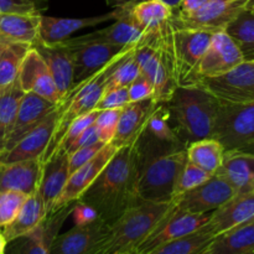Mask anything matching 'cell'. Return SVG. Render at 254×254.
Wrapping results in <instances>:
<instances>
[{
	"label": "cell",
	"mask_w": 254,
	"mask_h": 254,
	"mask_svg": "<svg viewBox=\"0 0 254 254\" xmlns=\"http://www.w3.org/2000/svg\"><path fill=\"white\" fill-rule=\"evenodd\" d=\"M253 62H254V61H253Z\"/></svg>",
	"instance_id": "cell-56"
},
{
	"label": "cell",
	"mask_w": 254,
	"mask_h": 254,
	"mask_svg": "<svg viewBox=\"0 0 254 254\" xmlns=\"http://www.w3.org/2000/svg\"><path fill=\"white\" fill-rule=\"evenodd\" d=\"M46 217V207H45L41 195L37 190L36 192L27 196L15 220L9 226H6L1 232L5 236L7 242H10L15 238L32 232L35 228H37L44 222Z\"/></svg>",
	"instance_id": "cell-29"
},
{
	"label": "cell",
	"mask_w": 254,
	"mask_h": 254,
	"mask_svg": "<svg viewBox=\"0 0 254 254\" xmlns=\"http://www.w3.org/2000/svg\"><path fill=\"white\" fill-rule=\"evenodd\" d=\"M104 145H106V144L99 141V143L93 144V145L83 146V148L77 149L73 153L69 154V175H71L74 170H77L79 166H82L83 164H86L87 161L91 160V159L93 158Z\"/></svg>",
	"instance_id": "cell-47"
},
{
	"label": "cell",
	"mask_w": 254,
	"mask_h": 254,
	"mask_svg": "<svg viewBox=\"0 0 254 254\" xmlns=\"http://www.w3.org/2000/svg\"><path fill=\"white\" fill-rule=\"evenodd\" d=\"M144 131L155 138L156 140L168 144L185 146V144L180 140L171 123L170 114L165 104H158L146 121V126Z\"/></svg>",
	"instance_id": "cell-36"
},
{
	"label": "cell",
	"mask_w": 254,
	"mask_h": 254,
	"mask_svg": "<svg viewBox=\"0 0 254 254\" xmlns=\"http://www.w3.org/2000/svg\"><path fill=\"white\" fill-rule=\"evenodd\" d=\"M68 178L69 155L64 149H60L44 164L42 169L39 192L46 207L47 216L54 210L55 202L61 195Z\"/></svg>",
	"instance_id": "cell-25"
},
{
	"label": "cell",
	"mask_w": 254,
	"mask_h": 254,
	"mask_svg": "<svg viewBox=\"0 0 254 254\" xmlns=\"http://www.w3.org/2000/svg\"><path fill=\"white\" fill-rule=\"evenodd\" d=\"M129 102L143 101L146 98H153L154 84L149 78L143 74H139L128 87Z\"/></svg>",
	"instance_id": "cell-45"
},
{
	"label": "cell",
	"mask_w": 254,
	"mask_h": 254,
	"mask_svg": "<svg viewBox=\"0 0 254 254\" xmlns=\"http://www.w3.org/2000/svg\"><path fill=\"white\" fill-rule=\"evenodd\" d=\"M247 9L251 10V11L254 14V0H251L250 4H248V6H247Z\"/></svg>",
	"instance_id": "cell-53"
},
{
	"label": "cell",
	"mask_w": 254,
	"mask_h": 254,
	"mask_svg": "<svg viewBox=\"0 0 254 254\" xmlns=\"http://www.w3.org/2000/svg\"><path fill=\"white\" fill-rule=\"evenodd\" d=\"M123 12V7H114L107 14L91 17H54L40 16L39 40L45 44H55L69 39L71 35L86 27H93L103 22L117 20Z\"/></svg>",
	"instance_id": "cell-19"
},
{
	"label": "cell",
	"mask_w": 254,
	"mask_h": 254,
	"mask_svg": "<svg viewBox=\"0 0 254 254\" xmlns=\"http://www.w3.org/2000/svg\"><path fill=\"white\" fill-rule=\"evenodd\" d=\"M188 161L185 149L165 154L139 164L136 196L139 201L171 202L175 186Z\"/></svg>",
	"instance_id": "cell-5"
},
{
	"label": "cell",
	"mask_w": 254,
	"mask_h": 254,
	"mask_svg": "<svg viewBox=\"0 0 254 254\" xmlns=\"http://www.w3.org/2000/svg\"><path fill=\"white\" fill-rule=\"evenodd\" d=\"M119 117H121V109H104L98 112L94 126L98 129L99 138L104 144H108L113 140L118 127Z\"/></svg>",
	"instance_id": "cell-41"
},
{
	"label": "cell",
	"mask_w": 254,
	"mask_h": 254,
	"mask_svg": "<svg viewBox=\"0 0 254 254\" xmlns=\"http://www.w3.org/2000/svg\"><path fill=\"white\" fill-rule=\"evenodd\" d=\"M241 150L246 151V153H252V154H254V143L250 144V145H247V146H246V148L241 149Z\"/></svg>",
	"instance_id": "cell-52"
},
{
	"label": "cell",
	"mask_w": 254,
	"mask_h": 254,
	"mask_svg": "<svg viewBox=\"0 0 254 254\" xmlns=\"http://www.w3.org/2000/svg\"><path fill=\"white\" fill-rule=\"evenodd\" d=\"M174 55L179 86L197 84V67L211 42L213 32L173 26Z\"/></svg>",
	"instance_id": "cell-7"
},
{
	"label": "cell",
	"mask_w": 254,
	"mask_h": 254,
	"mask_svg": "<svg viewBox=\"0 0 254 254\" xmlns=\"http://www.w3.org/2000/svg\"><path fill=\"white\" fill-rule=\"evenodd\" d=\"M31 45L9 44L4 47L0 55V89L10 86L19 76L24 57Z\"/></svg>",
	"instance_id": "cell-37"
},
{
	"label": "cell",
	"mask_w": 254,
	"mask_h": 254,
	"mask_svg": "<svg viewBox=\"0 0 254 254\" xmlns=\"http://www.w3.org/2000/svg\"><path fill=\"white\" fill-rule=\"evenodd\" d=\"M56 126V106L32 130L25 134L12 148L0 151V163L41 159L54 135Z\"/></svg>",
	"instance_id": "cell-18"
},
{
	"label": "cell",
	"mask_w": 254,
	"mask_h": 254,
	"mask_svg": "<svg viewBox=\"0 0 254 254\" xmlns=\"http://www.w3.org/2000/svg\"><path fill=\"white\" fill-rule=\"evenodd\" d=\"M117 150H118V148L111 141V143L106 144L91 160L87 161L82 166H79L77 170H74L69 175L61 195H60V197L55 202L52 212L60 210L64 206H66L67 203H71L73 201L78 200L83 195L84 191L98 178L101 171L111 161V159L113 158Z\"/></svg>",
	"instance_id": "cell-16"
},
{
	"label": "cell",
	"mask_w": 254,
	"mask_h": 254,
	"mask_svg": "<svg viewBox=\"0 0 254 254\" xmlns=\"http://www.w3.org/2000/svg\"><path fill=\"white\" fill-rule=\"evenodd\" d=\"M17 81L24 92H31L55 104L61 98L46 62L32 46L24 57Z\"/></svg>",
	"instance_id": "cell-17"
},
{
	"label": "cell",
	"mask_w": 254,
	"mask_h": 254,
	"mask_svg": "<svg viewBox=\"0 0 254 254\" xmlns=\"http://www.w3.org/2000/svg\"><path fill=\"white\" fill-rule=\"evenodd\" d=\"M138 174L135 143L119 148L78 200L91 205L104 222L112 225L129 207L139 202L136 196Z\"/></svg>",
	"instance_id": "cell-1"
},
{
	"label": "cell",
	"mask_w": 254,
	"mask_h": 254,
	"mask_svg": "<svg viewBox=\"0 0 254 254\" xmlns=\"http://www.w3.org/2000/svg\"><path fill=\"white\" fill-rule=\"evenodd\" d=\"M198 84L222 103L254 101V62L243 61L227 73L202 79Z\"/></svg>",
	"instance_id": "cell-11"
},
{
	"label": "cell",
	"mask_w": 254,
	"mask_h": 254,
	"mask_svg": "<svg viewBox=\"0 0 254 254\" xmlns=\"http://www.w3.org/2000/svg\"><path fill=\"white\" fill-rule=\"evenodd\" d=\"M217 173L231 184L236 195L254 192V154L242 150L226 151Z\"/></svg>",
	"instance_id": "cell-27"
},
{
	"label": "cell",
	"mask_w": 254,
	"mask_h": 254,
	"mask_svg": "<svg viewBox=\"0 0 254 254\" xmlns=\"http://www.w3.org/2000/svg\"><path fill=\"white\" fill-rule=\"evenodd\" d=\"M6 46V45H2V44H0V55H1V52H2V50H4V47Z\"/></svg>",
	"instance_id": "cell-54"
},
{
	"label": "cell",
	"mask_w": 254,
	"mask_h": 254,
	"mask_svg": "<svg viewBox=\"0 0 254 254\" xmlns=\"http://www.w3.org/2000/svg\"><path fill=\"white\" fill-rule=\"evenodd\" d=\"M98 112L99 111L94 109V111L89 112V113H87V114H84V116H81V117H78L77 119H74V121L69 124L68 129H67L64 139H62L61 145H60L59 150L60 149H64V150H66V149L68 148V146L71 145V144L73 143V141L76 140L79 135H81L82 131H83L84 129L88 128L91 124H93L94 121H96L97 116H98Z\"/></svg>",
	"instance_id": "cell-43"
},
{
	"label": "cell",
	"mask_w": 254,
	"mask_h": 254,
	"mask_svg": "<svg viewBox=\"0 0 254 254\" xmlns=\"http://www.w3.org/2000/svg\"><path fill=\"white\" fill-rule=\"evenodd\" d=\"M56 104L31 92H25L17 109L16 118L11 131L7 136L6 144L1 151L12 148L25 134L35 128L37 124L41 123L45 117L55 108Z\"/></svg>",
	"instance_id": "cell-23"
},
{
	"label": "cell",
	"mask_w": 254,
	"mask_h": 254,
	"mask_svg": "<svg viewBox=\"0 0 254 254\" xmlns=\"http://www.w3.org/2000/svg\"><path fill=\"white\" fill-rule=\"evenodd\" d=\"M235 196L236 191L231 184L222 175L216 173L205 183L176 196L173 201L180 210L206 215L215 211Z\"/></svg>",
	"instance_id": "cell-10"
},
{
	"label": "cell",
	"mask_w": 254,
	"mask_h": 254,
	"mask_svg": "<svg viewBox=\"0 0 254 254\" xmlns=\"http://www.w3.org/2000/svg\"><path fill=\"white\" fill-rule=\"evenodd\" d=\"M173 206L171 202L139 201L109 225L101 254L135 253Z\"/></svg>",
	"instance_id": "cell-4"
},
{
	"label": "cell",
	"mask_w": 254,
	"mask_h": 254,
	"mask_svg": "<svg viewBox=\"0 0 254 254\" xmlns=\"http://www.w3.org/2000/svg\"><path fill=\"white\" fill-rule=\"evenodd\" d=\"M245 61L242 52L226 31L213 32L211 42L197 67V84L202 79L227 73Z\"/></svg>",
	"instance_id": "cell-13"
},
{
	"label": "cell",
	"mask_w": 254,
	"mask_h": 254,
	"mask_svg": "<svg viewBox=\"0 0 254 254\" xmlns=\"http://www.w3.org/2000/svg\"><path fill=\"white\" fill-rule=\"evenodd\" d=\"M46 0H0V14H41Z\"/></svg>",
	"instance_id": "cell-42"
},
{
	"label": "cell",
	"mask_w": 254,
	"mask_h": 254,
	"mask_svg": "<svg viewBox=\"0 0 254 254\" xmlns=\"http://www.w3.org/2000/svg\"><path fill=\"white\" fill-rule=\"evenodd\" d=\"M238 49L242 52L245 61H254V14L245 9L225 30Z\"/></svg>",
	"instance_id": "cell-34"
},
{
	"label": "cell",
	"mask_w": 254,
	"mask_h": 254,
	"mask_svg": "<svg viewBox=\"0 0 254 254\" xmlns=\"http://www.w3.org/2000/svg\"><path fill=\"white\" fill-rule=\"evenodd\" d=\"M213 138L222 144L226 151L241 150L254 143V101L221 102Z\"/></svg>",
	"instance_id": "cell-6"
},
{
	"label": "cell",
	"mask_w": 254,
	"mask_h": 254,
	"mask_svg": "<svg viewBox=\"0 0 254 254\" xmlns=\"http://www.w3.org/2000/svg\"><path fill=\"white\" fill-rule=\"evenodd\" d=\"M213 238L215 236L202 227L197 232L159 246L145 254H201Z\"/></svg>",
	"instance_id": "cell-35"
},
{
	"label": "cell",
	"mask_w": 254,
	"mask_h": 254,
	"mask_svg": "<svg viewBox=\"0 0 254 254\" xmlns=\"http://www.w3.org/2000/svg\"><path fill=\"white\" fill-rule=\"evenodd\" d=\"M41 159L0 163V191H17L25 195L36 192L42 176Z\"/></svg>",
	"instance_id": "cell-22"
},
{
	"label": "cell",
	"mask_w": 254,
	"mask_h": 254,
	"mask_svg": "<svg viewBox=\"0 0 254 254\" xmlns=\"http://www.w3.org/2000/svg\"><path fill=\"white\" fill-rule=\"evenodd\" d=\"M26 198L27 195L17 191H0V231L15 220Z\"/></svg>",
	"instance_id": "cell-39"
},
{
	"label": "cell",
	"mask_w": 254,
	"mask_h": 254,
	"mask_svg": "<svg viewBox=\"0 0 254 254\" xmlns=\"http://www.w3.org/2000/svg\"><path fill=\"white\" fill-rule=\"evenodd\" d=\"M185 150L188 160L210 175L217 173L222 165L226 153L222 144L215 138L193 141L186 145Z\"/></svg>",
	"instance_id": "cell-31"
},
{
	"label": "cell",
	"mask_w": 254,
	"mask_h": 254,
	"mask_svg": "<svg viewBox=\"0 0 254 254\" xmlns=\"http://www.w3.org/2000/svg\"><path fill=\"white\" fill-rule=\"evenodd\" d=\"M201 254H254V220L216 236Z\"/></svg>",
	"instance_id": "cell-30"
},
{
	"label": "cell",
	"mask_w": 254,
	"mask_h": 254,
	"mask_svg": "<svg viewBox=\"0 0 254 254\" xmlns=\"http://www.w3.org/2000/svg\"><path fill=\"white\" fill-rule=\"evenodd\" d=\"M118 254H130V253H118Z\"/></svg>",
	"instance_id": "cell-55"
},
{
	"label": "cell",
	"mask_w": 254,
	"mask_h": 254,
	"mask_svg": "<svg viewBox=\"0 0 254 254\" xmlns=\"http://www.w3.org/2000/svg\"><path fill=\"white\" fill-rule=\"evenodd\" d=\"M143 35L144 29L131 16L130 6H123L121 16L108 27L73 39L81 42H103L114 46L128 47L138 44Z\"/></svg>",
	"instance_id": "cell-21"
},
{
	"label": "cell",
	"mask_w": 254,
	"mask_h": 254,
	"mask_svg": "<svg viewBox=\"0 0 254 254\" xmlns=\"http://www.w3.org/2000/svg\"><path fill=\"white\" fill-rule=\"evenodd\" d=\"M31 46L37 50L46 62L60 96L62 97L73 84V60L71 50L64 44V41L45 44L37 40Z\"/></svg>",
	"instance_id": "cell-26"
},
{
	"label": "cell",
	"mask_w": 254,
	"mask_h": 254,
	"mask_svg": "<svg viewBox=\"0 0 254 254\" xmlns=\"http://www.w3.org/2000/svg\"><path fill=\"white\" fill-rule=\"evenodd\" d=\"M101 140V138H99V134H98V129H97V127L93 124H91V126L88 127L87 129H84L83 131H82L81 135L78 136V138L76 139V140L73 141V143L71 144V145L68 146V148L66 149V153L68 154H72L74 150H77V149L79 148H83V146H89V145H93V144H97L99 143ZM103 143V141H102Z\"/></svg>",
	"instance_id": "cell-48"
},
{
	"label": "cell",
	"mask_w": 254,
	"mask_h": 254,
	"mask_svg": "<svg viewBox=\"0 0 254 254\" xmlns=\"http://www.w3.org/2000/svg\"><path fill=\"white\" fill-rule=\"evenodd\" d=\"M207 1L208 0H181L179 6L174 9V11L180 15H190L201 9Z\"/></svg>",
	"instance_id": "cell-49"
},
{
	"label": "cell",
	"mask_w": 254,
	"mask_h": 254,
	"mask_svg": "<svg viewBox=\"0 0 254 254\" xmlns=\"http://www.w3.org/2000/svg\"><path fill=\"white\" fill-rule=\"evenodd\" d=\"M176 134L185 145L213 138L221 102L200 84L179 86L164 103Z\"/></svg>",
	"instance_id": "cell-2"
},
{
	"label": "cell",
	"mask_w": 254,
	"mask_h": 254,
	"mask_svg": "<svg viewBox=\"0 0 254 254\" xmlns=\"http://www.w3.org/2000/svg\"><path fill=\"white\" fill-rule=\"evenodd\" d=\"M253 220L254 192L243 193L236 195L230 201L212 211L203 228L216 237Z\"/></svg>",
	"instance_id": "cell-20"
},
{
	"label": "cell",
	"mask_w": 254,
	"mask_h": 254,
	"mask_svg": "<svg viewBox=\"0 0 254 254\" xmlns=\"http://www.w3.org/2000/svg\"><path fill=\"white\" fill-rule=\"evenodd\" d=\"M64 44L71 50L73 60V83L88 78L103 68L117 55L131 47H119L103 42H81L76 41L73 37L64 40Z\"/></svg>",
	"instance_id": "cell-14"
},
{
	"label": "cell",
	"mask_w": 254,
	"mask_h": 254,
	"mask_svg": "<svg viewBox=\"0 0 254 254\" xmlns=\"http://www.w3.org/2000/svg\"><path fill=\"white\" fill-rule=\"evenodd\" d=\"M251 0H208L201 9L190 15L174 11L170 22L178 29L205 30L208 32L225 31L226 27L247 9Z\"/></svg>",
	"instance_id": "cell-8"
},
{
	"label": "cell",
	"mask_w": 254,
	"mask_h": 254,
	"mask_svg": "<svg viewBox=\"0 0 254 254\" xmlns=\"http://www.w3.org/2000/svg\"><path fill=\"white\" fill-rule=\"evenodd\" d=\"M210 178H211L210 174L206 173V171H203L202 169L193 165L192 163H190V161L188 160L185 165H184L180 175H179L178 181H176L175 195H174V198H175L176 196L181 195V193L186 192V191L192 190V189H195L196 186L205 183V181Z\"/></svg>",
	"instance_id": "cell-40"
},
{
	"label": "cell",
	"mask_w": 254,
	"mask_h": 254,
	"mask_svg": "<svg viewBox=\"0 0 254 254\" xmlns=\"http://www.w3.org/2000/svg\"><path fill=\"white\" fill-rule=\"evenodd\" d=\"M208 218L210 213L201 215V213L188 212L176 207L173 201L170 210L156 225L153 232L145 238V241L136 248L134 254H145L155 250L159 246L197 232L207 223Z\"/></svg>",
	"instance_id": "cell-9"
},
{
	"label": "cell",
	"mask_w": 254,
	"mask_h": 254,
	"mask_svg": "<svg viewBox=\"0 0 254 254\" xmlns=\"http://www.w3.org/2000/svg\"><path fill=\"white\" fill-rule=\"evenodd\" d=\"M71 216L73 218L74 226L89 225L99 218L98 212L91 205L81 200H76L73 202Z\"/></svg>",
	"instance_id": "cell-46"
},
{
	"label": "cell",
	"mask_w": 254,
	"mask_h": 254,
	"mask_svg": "<svg viewBox=\"0 0 254 254\" xmlns=\"http://www.w3.org/2000/svg\"><path fill=\"white\" fill-rule=\"evenodd\" d=\"M133 49L134 46L128 47L119 55H117L98 72L83 81L72 84L71 88L60 98V101L56 103V126H55L54 135L42 155V164L46 163L59 150L69 124L78 117L84 116L96 109L97 103L106 92V84L109 78V74L112 73L116 64Z\"/></svg>",
	"instance_id": "cell-3"
},
{
	"label": "cell",
	"mask_w": 254,
	"mask_h": 254,
	"mask_svg": "<svg viewBox=\"0 0 254 254\" xmlns=\"http://www.w3.org/2000/svg\"><path fill=\"white\" fill-rule=\"evenodd\" d=\"M156 106L158 103L153 98H146L143 101L130 102L123 107L121 109L118 127L112 143L118 149L135 143L145 128L149 116Z\"/></svg>",
	"instance_id": "cell-24"
},
{
	"label": "cell",
	"mask_w": 254,
	"mask_h": 254,
	"mask_svg": "<svg viewBox=\"0 0 254 254\" xmlns=\"http://www.w3.org/2000/svg\"><path fill=\"white\" fill-rule=\"evenodd\" d=\"M24 94L25 92L17 79L10 86L0 89V151L6 144Z\"/></svg>",
	"instance_id": "cell-33"
},
{
	"label": "cell",
	"mask_w": 254,
	"mask_h": 254,
	"mask_svg": "<svg viewBox=\"0 0 254 254\" xmlns=\"http://www.w3.org/2000/svg\"><path fill=\"white\" fill-rule=\"evenodd\" d=\"M41 14H0V44L34 45Z\"/></svg>",
	"instance_id": "cell-28"
},
{
	"label": "cell",
	"mask_w": 254,
	"mask_h": 254,
	"mask_svg": "<svg viewBox=\"0 0 254 254\" xmlns=\"http://www.w3.org/2000/svg\"><path fill=\"white\" fill-rule=\"evenodd\" d=\"M129 102L128 87H122V88L109 89L104 92L102 98L97 103V111H104V109H122L126 107Z\"/></svg>",
	"instance_id": "cell-44"
},
{
	"label": "cell",
	"mask_w": 254,
	"mask_h": 254,
	"mask_svg": "<svg viewBox=\"0 0 254 254\" xmlns=\"http://www.w3.org/2000/svg\"><path fill=\"white\" fill-rule=\"evenodd\" d=\"M108 231L109 225L101 217L89 225L73 226L52 238L49 254H101Z\"/></svg>",
	"instance_id": "cell-12"
},
{
	"label": "cell",
	"mask_w": 254,
	"mask_h": 254,
	"mask_svg": "<svg viewBox=\"0 0 254 254\" xmlns=\"http://www.w3.org/2000/svg\"><path fill=\"white\" fill-rule=\"evenodd\" d=\"M174 9L163 0H144L130 6V14L144 31H153L170 21Z\"/></svg>",
	"instance_id": "cell-32"
},
{
	"label": "cell",
	"mask_w": 254,
	"mask_h": 254,
	"mask_svg": "<svg viewBox=\"0 0 254 254\" xmlns=\"http://www.w3.org/2000/svg\"><path fill=\"white\" fill-rule=\"evenodd\" d=\"M73 202L50 213L32 232L7 242L5 254H49L50 243L59 233L67 217L71 216Z\"/></svg>",
	"instance_id": "cell-15"
},
{
	"label": "cell",
	"mask_w": 254,
	"mask_h": 254,
	"mask_svg": "<svg viewBox=\"0 0 254 254\" xmlns=\"http://www.w3.org/2000/svg\"><path fill=\"white\" fill-rule=\"evenodd\" d=\"M135 47V46H134ZM140 74L138 62L134 57V49L130 50L113 68L106 84V91L129 87L131 82Z\"/></svg>",
	"instance_id": "cell-38"
},
{
	"label": "cell",
	"mask_w": 254,
	"mask_h": 254,
	"mask_svg": "<svg viewBox=\"0 0 254 254\" xmlns=\"http://www.w3.org/2000/svg\"><path fill=\"white\" fill-rule=\"evenodd\" d=\"M107 4L112 7H123V6H133V5L138 4V2L144 1V0H106ZM164 2L171 6L173 9H176L180 4L181 0H163Z\"/></svg>",
	"instance_id": "cell-50"
},
{
	"label": "cell",
	"mask_w": 254,
	"mask_h": 254,
	"mask_svg": "<svg viewBox=\"0 0 254 254\" xmlns=\"http://www.w3.org/2000/svg\"><path fill=\"white\" fill-rule=\"evenodd\" d=\"M7 241L5 238V236L2 235V232L0 231V254H5V248H6Z\"/></svg>",
	"instance_id": "cell-51"
}]
</instances>
